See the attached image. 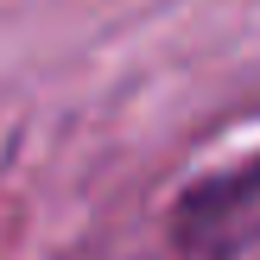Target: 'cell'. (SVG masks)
I'll use <instances>...</instances> for the list:
<instances>
[{
  "mask_svg": "<svg viewBox=\"0 0 260 260\" xmlns=\"http://www.w3.org/2000/svg\"><path fill=\"white\" fill-rule=\"evenodd\" d=\"M260 203V152L241 165H229V172L203 178V184H190L184 197H178L172 210V241L184 260H222L229 241L248 229V210Z\"/></svg>",
  "mask_w": 260,
  "mask_h": 260,
  "instance_id": "6da1fadb",
  "label": "cell"
}]
</instances>
